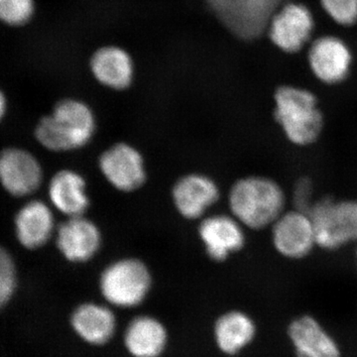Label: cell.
Returning <instances> with one entry per match:
<instances>
[{
  "instance_id": "cell-1",
  "label": "cell",
  "mask_w": 357,
  "mask_h": 357,
  "mask_svg": "<svg viewBox=\"0 0 357 357\" xmlns=\"http://www.w3.org/2000/svg\"><path fill=\"white\" fill-rule=\"evenodd\" d=\"M285 192L280 184L265 176H248L237 180L229 195V210L246 229L271 227L285 211Z\"/></svg>"
},
{
  "instance_id": "cell-2",
  "label": "cell",
  "mask_w": 357,
  "mask_h": 357,
  "mask_svg": "<svg viewBox=\"0 0 357 357\" xmlns=\"http://www.w3.org/2000/svg\"><path fill=\"white\" fill-rule=\"evenodd\" d=\"M275 121L286 139L297 147L316 143L323 132L325 119L317 96L309 89L282 86L274 93Z\"/></svg>"
},
{
  "instance_id": "cell-3",
  "label": "cell",
  "mask_w": 357,
  "mask_h": 357,
  "mask_svg": "<svg viewBox=\"0 0 357 357\" xmlns=\"http://www.w3.org/2000/svg\"><path fill=\"white\" fill-rule=\"evenodd\" d=\"M96 129V116L91 107L82 100L67 98L40 121L35 136L42 146L51 151H73L88 145Z\"/></svg>"
},
{
  "instance_id": "cell-4",
  "label": "cell",
  "mask_w": 357,
  "mask_h": 357,
  "mask_svg": "<svg viewBox=\"0 0 357 357\" xmlns=\"http://www.w3.org/2000/svg\"><path fill=\"white\" fill-rule=\"evenodd\" d=\"M309 215L318 248L335 251L357 243V199H321L312 204Z\"/></svg>"
},
{
  "instance_id": "cell-5",
  "label": "cell",
  "mask_w": 357,
  "mask_h": 357,
  "mask_svg": "<svg viewBox=\"0 0 357 357\" xmlns=\"http://www.w3.org/2000/svg\"><path fill=\"white\" fill-rule=\"evenodd\" d=\"M151 286L149 268L136 258L116 260L103 270L100 278L102 297L112 306L123 309L139 306Z\"/></svg>"
},
{
  "instance_id": "cell-6",
  "label": "cell",
  "mask_w": 357,
  "mask_h": 357,
  "mask_svg": "<svg viewBox=\"0 0 357 357\" xmlns=\"http://www.w3.org/2000/svg\"><path fill=\"white\" fill-rule=\"evenodd\" d=\"M225 27L241 39L259 36L282 0H204Z\"/></svg>"
},
{
  "instance_id": "cell-7",
  "label": "cell",
  "mask_w": 357,
  "mask_h": 357,
  "mask_svg": "<svg viewBox=\"0 0 357 357\" xmlns=\"http://www.w3.org/2000/svg\"><path fill=\"white\" fill-rule=\"evenodd\" d=\"M314 20L311 9L301 2H287L279 7L268 24L272 43L285 53H297L311 39Z\"/></svg>"
},
{
  "instance_id": "cell-8",
  "label": "cell",
  "mask_w": 357,
  "mask_h": 357,
  "mask_svg": "<svg viewBox=\"0 0 357 357\" xmlns=\"http://www.w3.org/2000/svg\"><path fill=\"white\" fill-rule=\"evenodd\" d=\"M270 227L273 248L284 258L303 259L317 246L312 218L305 211H285Z\"/></svg>"
},
{
  "instance_id": "cell-9",
  "label": "cell",
  "mask_w": 357,
  "mask_h": 357,
  "mask_svg": "<svg viewBox=\"0 0 357 357\" xmlns=\"http://www.w3.org/2000/svg\"><path fill=\"white\" fill-rule=\"evenodd\" d=\"M103 177L117 191L129 192L139 189L146 181L144 159L128 143H116L105 150L98 161Z\"/></svg>"
},
{
  "instance_id": "cell-10",
  "label": "cell",
  "mask_w": 357,
  "mask_h": 357,
  "mask_svg": "<svg viewBox=\"0 0 357 357\" xmlns=\"http://www.w3.org/2000/svg\"><path fill=\"white\" fill-rule=\"evenodd\" d=\"M307 61L314 76L321 83L333 86L342 83L349 77L352 53L344 40L326 35L312 42Z\"/></svg>"
},
{
  "instance_id": "cell-11",
  "label": "cell",
  "mask_w": 357,
  "mask_h": 357,
  "mask_svg": "<svg viewBox=\"0 0 357 357\" xmlns=\"http://www.w3.org/2000/svg\"><path fill=\"white\" fill-rule=\"evenodd\" d=\"M43 180L38 160L26 150L7 148L0 152V184L14 197L36 192Z\"/></svg>"
},
{
  "instance_id": "cell-12",
  "label": "cell",
  "mask_w": 357,
  "mask_h": 357,
  "mask_svg": "<svg viewBox=\"0 0 357 357\" xmlns=\"http://www.w3.org/2000/svg\"><path fill=\"white\" fill-rule=\"evenodd\" d=\"M102 234L91 220L79 215L68 218L57 229V246L68 261L88 262L102 246Z\"/></svg>"
},
{
  "instance_id": "cell-13",
  "label": "cell",
  "mask_w": 357,
  "mask_h": 357,
  "mask_svg": "<svg viewBox=\"0 0 357 357\" xmlns=\"http://www.w3.org/2000/svg\"><path fill=\"white\" fill-rule=\"evenodd\" d=\"M244 229L232 215H215L204 218L199 234L211 259L222 262L245 245Z\"/></svg>"
},
{
  "instance_id": "cell-14",
  "label": "cell",
  "mask_w": 357,
  "mask_h": 357,
  "mask_svg": "<svg viewBox=\"0 0 357 357\" xmlns=\"http://www.w3.org/2000/svg\"><path fill=\"white\" fill-rule=\"evenodd\" d=\"M175 208L183 218L198 220L220 199V189L213 178L203 174H189L176 182L172 191Z\"/></svg>"
},
{
  "instance_id": "cell-15",
  "label": "cell",
  "mask_w": 357,
  "mask_h": 357,
  "mask_svg": "<svg viewBox=\"0 0 357 357\" xmlns=\"http://www.w3.org/2000/svg\"><path fill=\"white\" fill-rule=\"evenodd\" d=\"M288 337L297 357H340L337 340L309 314L293 319Z\"/></svg>"
},
{
  "instance_id": "cell-16",
  "label": "cell",
  "mask_w": 357,
  "mask_h": 357,
  "mask_svg": "<svg viewBox=\"0 0 357 357\" xmlns=\"http://www.w3.org/2000/svg\"><path fill=\"white\" fill-rule=\"evenodd\" d=\"M91 70L98 83L115 91L128 89L133 81L132 59L121 47L98 49L91 57Z\"/></svg>"
},
{
  "instance_id": "cell-17",
  "label": "cell",
  "mask_w": 357,
  "mask_h": 357,
  "mask_svg": "<svg viewBox=\"0 0 357 357\" xmlns=\"http://www.w3.org/2000/svg\"><path fill=\"white\" fill-rule=\"evenodd\" d=\"M70 325L84 342L100 347L114 337L116 319L109 307L84 303L73 312Z\"/></svg>"
},
{
  "instance_id": "cell-18",
  "label": "cell",
  "mask_w": 357,
  "mask_h": 357,
  "mask_svg": "<svg viewBox=\"0 0 357 357\" xmlns=\"http://www.w3.org/2000/svg\"><path fill=\"white\" fill-rule=\"evenodd\" d=\"M16 236L23 248L37 249L48 243L55 229V220L50 206L44 202H29L15 218Z\"/></svg>"
},
{
  "instance_id": "cell-19",
  "label": "cell",
  "mask_w": 357,
  "mask_h": 357,
  "mask_svg": "<svg viewBox=\"0 0 357 357\" xmlns=\"http://www.w3.org/2000/svg\"><path fill=\"white\" fill-rule=\"evenodd\" d=\"M48 192L52 204L68 218L84 215L89 208L86 180L76 171L56 173L51 178Z\"/></svg>"
},
{
  "instance_id": "cell-20",
  "label": "cell",
  "mask_w": 357,
  "mask_h": 357,
  "mask_svg": "<svg viewBox=\"0 0 357 357\" xmlns=\"http://www.w3.org/2000/svg\"><path fill=\"white\" fill-rule=\"evenodd\" d=\"M123 340L132 357H159L165 351L168 333L159 319L140 316L129 323Z\"/></svg>"
},
{
  "instance_id": "cell-21",
  "label": "cell",
  "mask_w": 357,
  "mask_h": 357,
  "mask_svg": "<svg viewBox=\"0 0 357 357\" xmlns=\"http://www.w3.org/2000/svg\"><path fill=\"white\" fill-rule=\"evenodd\" d=\"M256 335L255 321L241 311H230L215 321V338L220 351L236 356L253 342Z\"/></svg>"
},
{
  "instance_id": "cell-22",
  "label": "cell",
  "mask_w": 357,
  "mask_h": 357,
  "mask_svg": "<svg viewBox=\"0 0 357 357\" xmlns=\"http://www.w3.org/2000/svg\"><path fill=\"white\" fill-rule=\"evenodd\" d=\"M35 13V0H0V22L13 27L27 24Z\"/></svg>"
},
{
  "instance_id": "cell-23",
  "label": "cell",
  "mask_w": 357,
  "mask_h": 357,
  "mask_svg": "<svg viewBox=\"0 0 357 357\" xmlns=\"http://www.w3.org/2000/svg\"><path fill=\"white\" fill-rule=\"evenodd\" d=\"M16 285L17 276L13 256L0 245V310L13 299Z\"/></svg>"
},
{
  "instance_id": "cell-24",
  "label": "cell",
  "mask_w": 357,
  "mask_h": 357,
  "mask_svg": "<svg viewBox=\"0 0 357 357\" xmlns=\"http://www.w3.org/2000/svg\"><path fill=\"white\" fill-rule=\"evenodd\" d=\"M325 13L338 25L351 26L357 22V0H319Z\"/></svg>"
},
{
  "instance_id": "cell-25",
  "label": "cell",
  "mask_w": 357,
  "mask_h": 357,
  "mask_svg": "<svg viewBox=\"0 0 357 357\" xmlns=\"http://www.w3.org/2000/svg\"><path fill=\"white\" fill-rule=\"evenodd\" d=\"M312 183L309 178H300L294 185L293 189V204L295 210L305 211L309 213L312 204Z\"/></svg>"
},
{
  "instance_id": "cell-26",
  "label": "cell",
  "mask_w": 357,
  "mask_h": 357,
  "mask_svg": "<svg viewBox=\"0 0 357 357\" xmlns=\"http://www.w3.org/2000/svg\"><path fill=\"white\" fill-rule=\"evenodd\" d=\"M6 112V98L4 93L0 91V121L3 117L4 114Z\"/></svg>"
},
{
  "instance_id": "cell-27",
  "label": "cell",
  "mask_w": 357,
  "mask_h": 357,
  "mask_svg": "<svg viewBox=\"0 0 357 357\" xmlns=\"http://www.w3.org/2000/svg\"><path fill=\"white\" fill-rule=\"evenodd\" d=\"M356 262H357V249H356Z\"/></svg>"
}]
</instances>
